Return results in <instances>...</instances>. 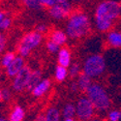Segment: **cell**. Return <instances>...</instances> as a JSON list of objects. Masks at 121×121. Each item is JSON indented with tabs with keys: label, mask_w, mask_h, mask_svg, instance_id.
Masks as SVG:
<instances>
[{
	"label": "cell",
	"mask_w": 121,
	"mask_h": 121,
	"mask_svg": "<svg viewBox=\"0 0 121 121\" xmlns=\"http://www.w3.org/2000/svg\"><path fill=\"white\" fill-rule=\"evenodd\" d=\"M121 14V4L117 1H103L95 11V25L98 31L107 32L112 28Z\"/></svg>",
	"instance_id": "obj_1"
},
{
	"label": "cell",
	"mask_w": 121,
	"mask_h": 121,
	"mask_svg": "<svg viewBox=\"0 0 121 121\" xmlns=\"http://www.w3.org/2000/svg\"><path fill=\"white\" fill-rule=\"evenodd\" d=\"M91 29L89 17L82 12H74L69 17L66 34L72 40H79L88 35Z\"/></svg>",
	"instance_id": "obj_2"
},
{
	"label": "cell",
	"mask_w": 121,
	"mask_h": 121,
	"mask_svg": "<svg viewBox=\"0 0 121 121\" xmlns=\"http://www.w3.org/2000/svg\"><path fill=\"white\" fill-rule=\"evenodd\" d=\"M86 97L98 112H106L112 105V101L106 89L99 83H92L85 92Z\"/></svg>",
	"instance_id": "obj_3"
},
{
	"label": "cell",
	"mask_w": 121,
	"mask_h": 121,
	"mask_svg": "<svg viewBox=\"0 0 121 121\" xmlns=\"http://www.w3.org/2000/svg\"><path fill=\"white\" fill-rule=\"evenodd\" d=\"M83 73L90 78H97L102 76L106 70V60L100 54H92L85 58L83 66Z\"/></svg>",
	"instance_id": "obj_4"
},
{
	"label": "cell",
	"mask_w": 121,
	"mask_h": 121,
	"mask_svg": "<svg viewBox=\"0 0 121 121\" xmlns=\"http://www.w3.org/2000/svg\"><path fill=\"white\" fill-rule=\"evenodd\" d=\"M42 40H43V35L37 32L36 30L25 34L17 46L18 55L22 56V58L28 56L33 49L39 47V45L42 43Z\"/></svg>",
	"instance_id": "obj_5"
},
{
	"label": "cell",
	"mask_w": 121,
	"mask_h": 121,
	"mask_svg": "<svg viewBox=\"0 0 121 121\" xmlns=\"http://www.w3.org/2000/svg\"><path fill=\"white\" fill-rule=\"evenodd\" d=\"M95 108L86 96L78 98L76 104V116L79 121H89L93 119Z\"/></svg>",
	"instance_id": "obj_6"
},
{
	"label": "cell",
	"mask_w": 121,
	"mask_h": 121,
	"mask_svg": "<svg viewBox=\"0 0 121 121\" xmlns=\"http://www.w3.org/2000/svg\"><path fill=\"white\" fill-rule=\"evenodd\" d=\"M72 10L73 5L71 2L67 0H57V3L48 9V13L55 19H63L72 15Z\"/></svg>",
	"instance_id": "obj_7"
},
{
	"label": "cell",
	"mask_w": 121,
	"mask_h": 121,
	"mask_svg": "<svg viewBox=\"0 0 121 121\" xmlns=\"http://www.w3.org/2000/svg\"><path fill=\"white\" fill-rule=\"evenodd\" d=\"M32 74V70L29 66H24L22 70L19 72L13 80V89L16 92H22L24 89H26L28 82H29V78L30 76Z\"/></svg>",
	"instance_id": "obj_8"
},
{
	"label": "cell",
	"mask_w": 121,
	"mask_h": 121,
	"mask_svg": "<svg viewBox=\"0 0 121 121\" xmlns=\"http://www.w3.org/2000/svg\"><path fill=\"white\" fill-rule=\"evenodd\" d=\"M25 66V61L24 58H22V56L17 55L15 60L11 63L7 69H6V73L8 75V77L10 78H15L19 72L22 70V68Z\"/></svg>",
	"instance_id": "obj_9"
},
{
	"label": "cell",
	"mask_w": 121,
	"mask_h": 121,
	"mask_svg": "<svg viewBox=\"0 0 121 121\" xmlns=\"http://www.w3.org/2000/svg\"><path fill=\"white\" fill-rule=\"evenodd\" d=\"M58 65L65 68L71 66V52L68 48H60L58 52Z\"/></svg>",
	"instance_id": "obj_10"
},
{
	"label": "cell",
	"mask_w": 121,
	"mask_h": 121,
	"mask_svg": "<svg viewBox=\"0 0 121 121\" xmlns=\"http://www.w3.org/2000/svg\"><path fill=\"white\" fill-rule=\"evenodd\" d=\"M50 85H52V82H50L49 79H48V78L42 79V82L32 90L31 93L35 97H38V98L42 97L48 91V89L50 88Z\"/></svg>",
	"instance_id": "obj_11"
},
{
	"label": "cell",
	"mask_w": 121,
	"mask_h": 121,
	"mask_svg": "<svg viewBox=\"0 0 121 121\" xmlns=\"http://www.w3.org/2000/svg\"><path fill=\"white\" fill-rule=\"evenodd\" d=\"M49 37H50L49 38L50 41H52L53 43H55L59 47L65 45L67 42V39H68V36L65 32L61 31V30H57V29L52 30V31L50 32Z\"/></svg>",
	"instance_id": "obj_12"
},
{
	"label": "cell",
	"mask_w": 121,
	"mask_h": 121,
	"mask_svg": "<svg viewBox=\"0 0 121 121\" xmlns=\"http://www.w3.org/2000/svg\"><path fill=\"white\" fill-rule=\"evenodd\" d=\"M107 41L112 48H121V31H117V30L109 31L107 36Z\"/></svg>",
	"instance_id": "obj_13"
},
{
	"label": "cell",
	"mask_w": 121,
	"mask_h": 121,
	"mask_svg": "<svg viewBox=\"0 0 121 121\" xmlns=\"http://www.w3.org/2000/svg\"><path fill=\"white\" fill-rule=\"evenodd\" d=\"M42 82V71L39 69H36L34 71H32V74L30 76L29 82L26 87V90L28 91H32V90Z\"/></svg>",
	"instance_id": "obj_14"
},
{
	"label": "cell",
	"mask_w": 121,
	"mask_h": 121,
	"mask_svg": "<svg viewBox=\"0 0 121 121\" xmlns=\"http://www.w3.org/2000/svg\"><path fill=\"white\" fill-rule=\"evenodd\" d=\"M77 83L78 86V89L80 90L82 92H86L88 88L91 86L92 82V79L90 78L88 76H86L84 73H82L78 77V80H77Z\"/></svg>",
	"instance_id": "obj_15"
},
{
	"label": "cell",
	"mask_w": 121,
	"mask_h": 121,
	"mask_svg": "<svg viewBox=\"0 0 121 121\" xmlns=\"http://www.w3.org/2000/svg\"><path fill=\"white\" fill-rule=\"evenodd\" d=\"M61 112L56 107H49L45 112V121H60Z\"/></svg>",
	"instance_id": "obj_16"
},
{
	"label": "cell",
	"mask_w": 121,
	"mask_h": 121,
	"mask_svg": "<svg viewBox=\"0 0 121 121\" xmlns=\"http://www.w3.org/2000/svg\"><path fill=\"white\" fill-rule=\"evenodd\" d=\"M24 115V109L21 106H15V108L9 115V121H22Z\"/></svg>",
	"instance_id": "obj_17"
},
{
	"label": "cell",
	"mask_w": 121,
	"mask_h": 121,
	"mask_svg": "<svg viewBox=\"0 0 121 121\" xmlns=\"http://www.w3.org/2000/svg\"><path fill=\"white\" fill-rule=\"evenodd\" d=\"M61 115L64 119L67 118H74L76 116V105L73 103H68L63 107Z\"/></svg>",
	"instance_id": "obj_18"
},
{
	"label": "cell",
	"mask_w": 121,
	"mask_h": 121,
	"mask_svg": "<svg viewBox=\"0 0 121 121\" xmlns=\"http://www.w3.org/2000/svg\"><path fill=\"white\" fill-rule=\"evenodd\" d=\"M68 75H69L68 68L59 66V65L56 66L55 72H54V78H55V79L57 80V82H63V80H65Z\"/></svg>",
	"instance_id": "obj_19"
},
{
	"label": "cell",
	"mask_w": 121,
	"mask_h": 121,
	"mask_svg": "<svg viewBox=\"0 0 121 121\" xmlns=\"http://www.w3.org/2000/svg\"><path fill=\"white\" fill-rule=\"evenodd\" d=\"M17 56H16V54L14 53V52H6L3 56H2V58H1V66L3 67V68H8L10 65H11V63L15 60V58H16Z\"/></svg>",
	"instance_id": "obj_20"
},
{
	"label": "cell",
	"mask_w": 121,
	"mask_h": 121,
	"mask_svg": "<svg viewBox=\"0 0 121 121\" xmlns=\"http://www.w3.org/2000/svg\"><path fill=\"white\" fill-rule=\"evenodd\" d=\"M23 4L31 10H41L44 7L41 3V0H26L23 1Z\"/></svg>",
	"instance_id": "obj_21"
},
{
	"label": "cell",
	"mask_w": 121,
	"mask_h": 121,
	"mask_svg": "<svg viewBox=\"0 0 121 121\" xmlns=\"http://www.w3.org/2000/svg\"><path fill=\"white\" fill-rule=\"evenodd\" d=\"M69 76L71 78H75V77H78L80 74V66L78 64V63H73L71 64V66H70L69 70Z\"/></svg>",
	"instance_id": "obj_22"
},
{
	"label": "cell",
	"mask_w": 121,
	"mask_h": 121,
	"mask_svg": "<svg viewBox=\"0 0 121 121\" xmlns=\"http://www.w3.org/2000/svg\"><path fill=\"white\" fill-rule=\"evenodd\" d=\"M46 47H47L48 52H50V53H57L60 50V47L58 45H56L55 43H53L52 41H50V40H48V41L47 42Z\"/></svg>",
	"instance_id": "obj_23"
},
{
	"label": "cell",
	"mask_w": 121,
	"mask_h": 121,
	"mask_svg": "<svg viewBox=\"0 0 121 121\" xmlns=\"http://www.w3.org/2000/svg\"><path fill=\"white\" fill-rule=\"evenodd\" d=\"M108 121H119L121 119V112L119 110H110L108 114Z\"/></svg>",
	"instance_id": "obj_24"
},
{
	"label": "cell",
	"mask_w": 121,
	"mask_h": 121,
	"mask_svg": "<svg viewBox=\"0 0 121 121\" xmlns=\"http://www.w3.org/2000/svg\"><path fill=\"white\" fill-rule=\"evenodd\" d=\"M12 24V21H11V18L10 17H4L1 22H0V29H2V30H6L8 29L10 26H11Z\"/></svg>",
	"instance_id": "obj_25"
},
{
	"label": "cell",
	"mask_w": 121,
	"mask_h": 121,
	"mask_svg": "<svg viewBox=\"0 0 121 121\" xmlns=\"http://www.w3.org/2000/svg\"><path fill=\"white\" fill-rule=\"evenodd\" d=\"M41 3L44 7H48L49 9L57 3V0H41Z\"/></svg>",
	"instance_id": "obj_26"
},
{
	"label": "cell",
	"mask_w": 121,
	"mask_h": 121,
	"mask_svg": "<svg viewBox=\"0 0 121 121\" xmlns=\"http://www.w3.org/2000/svg\"><path fill=\"white\" fill-rule=\"evenodd\" d=\"M6 43H7L6 36L3 34H0V53L4 50V48L6 47Z\"/></svg>",
	"instance_id": "obj_27"
},
{
	"label": "cell",
	"mask_w": 121,
	"mask_h": 121,
	"mask_svg": "<svg viewBox=\"0 0 121 121\" xmlns=\"http://www.w3.org/2000/svg\"><path fill=\"white\" fill-rule=\"evenodd\" d=\"M2 97H3V100L5 101L10 100V98H11V91L8 88H4L2 90Z\"/></svg>",
	"instance_id": "obj_28"
},
{
	"label": "cell",
	"mask_w": 121,
	"mask_h": 121,
	"mask_svg": "<svg viewBox=\"0 0 121 121\" xmlns=\"http://www.w3.org/2000/svg\"><path fill=\"white\" fill-rule=\"evenodd\" d=\"M36 31L39 32L40 34H43V33H45V32L48 31V27L45 24H40V25H38L36 27Z\"/></svg>",
	"instance_id": "obj_29"
},
{
	"label": "cell",
	"mask_w": 121,
	"mask_h": 121,
	"mask_svg": "<svg viewBox=\"0 0 121 121\" xmlns=\"http://www.w3.org/2000/svg\"><path fill=\"white\" fill-rule=\"evenodd\" d=\"M71 89H72V91H73V92H78V90H79L77 82H74L71 84Z\"/></svg>",
	"instance_id": "obj_30"
},
{
	"label": "cell",
	"mask_w": 121,
	"mask_h": 121,
	"mask_svg": "<svg viewBox=\"0 0 121 121\" xmlns=\"http://www.w3.org/2000/svg\"><path fill=\"white\" fill-rule=\"evenodd\" d=\"M36 121H45V113L39 114V115L36 117Z\"/></svg>",
	"instance_id": "obj_31"
},
{
	"label": "cell",
	"mask_w": 121,
	"mask_h": 121,
	"mask_svg": "<svg viewBox=\"0 0 121 121\" xmlns=\"http://www.w3.org/2000/svg\"><path fill=\"white\" fill-rule=\"evenodd\" d=\"M5 17V15H4V13L1 11V10H0V22L2 21V19Z\"/></svg>",
	"instance_id": "obj_32"
},
{
	"label": "cell",
	"mask_w": 121,
	"mask_h": 121,
	"mask_svg": "<svg viewBox=\"0 0 121 121\" xmlns=\"http://www.w3.org/2000/svg\"><path fill=\"white\" fill-rule=\"evenodd\" d=\"M63 121H76L74 118H67V119H64Z\"/></svg>",
	"instance_id": "obj_33"
},
{
	"label": "cell",
	"mask_w": 121,
	"mask_h": 121,
	"mask_svg": "<svg viewBox=\"0 0 121 121\" xmlns=\"http://www.w3.org/2000/svg\"><path fill=\"white\" fill-rule=\"evenodd\" d=\"M3 100V97H2V90H0V102Z\"/></svg>",
	"instance_id": "obj_34"
},
{
	"label": "cell",
	"mask_w": 121,
	"mask_h": 121,
	"mask_svg": "<svg viewBox=\"0 0 121 121\" xmlns=\"http://www.w3.org/2000/svg\"><path fill=\"white\" fill-rule=\"evenodd\" d=\"M0 121H9V120H7L5 117H1V116H0Z\"/></svg>",
	"instance_id": "obj_35"
},
{
	"label": "cell",
	"mask_w": 121,
	"mask_h": 121,
	"mask_svg": "<svg viewBox=\"0 0 121 121\" xmlns=\"http://www.w3.org/2000/svg\"><path fill=\"white\" fill-rule=\"evenodd\" d=\"M89 121H101V120H100V119H97V118H93V119L89 120Z\"/></svg>",
	"instance_id": "obj_36"
}]
</instances>
